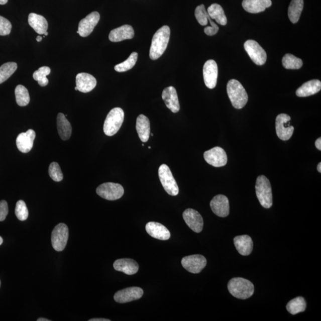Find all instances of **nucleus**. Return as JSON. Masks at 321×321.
Here are the masks:
<instances>
[{"instance_id": "obj_1", "label": "nucleus", "mask_w": 321, "mask_h": 321, "mask_svg": "<svg viewBox=\"0 0 321 321\" xmlns=\"http://www.w3.org/2000/svg\"><path fill=\"white\" fill-rule=\"evenodd\" d=\"M170 38V29L167 25L163 26L155 32L152 38L150 50L151 60L158 59L167 49Z\"/></svg>"}, {"instance_id": "obj_2", "label": "nucleus", "mask_w": 321, "mask_h": 321, "mask_svg": "<svg viewBox=\"0 0 321 321\" xmlns=\"http://www.w3.org/2000/svg\"><path fill=\"white\" fill-rule=\"evenodd\" d=\"M228 287L230 294L239 299H247L254 293V284L248 280L241 277L231 279Z\"/></svg>"}, {"instance_id": "obj_3", "label": "nucleus", "mask_w": 321, "mask_h": 321, "mask_svg": "<svg viewBox=\"0 0 321 321\" xmlns=\"http://www.w3.org/2000/svg\"><path fill=\"white\" fill-rule=\"evenodd\" d=\"M227 91L230 101L235 109H242L248 102V93L238 80H230L227 85Z\"/></svg>"}, {"instance_id": "obj_4", "label": "nucleus", "mask_w": 321, "mask_h": 321, "mask_svg": "<svg viewBox=\"0 0 321 321\" xmlns=\"http://www.w3.org/2000/svg\"><path fill=\"white\" fill-rule=\"evenodd\" d=\"M256 194L261 205L265 208L272 206V194L270 181L263 175L259 176L256 181Z\"/></svg>"}, {"instance_id": "obj_5", "label": "nucleus", "mask_w": 321, "mask_h": 321, "mask_svg": "<svg viewBox=\"0 0 321 321\" xmlns=\"http://www.w3.org/2000/svg\"><path fill=\"white\" fill-rule=\"evenodd\" d=\"M125 113L119 107L113 109L107 115L104 125L103 132L108 136H114L122 127L124 121Z\"/></svg>"}, {"instance_id": "obj_6", "label": "nucleus", "mask_w": 321, "mask_h": 321, "mask_svg": "<svg viewBox=\"0 0 321 321\" xmlns=\"http://www.w3.org/2000/svg\"><path fill=\"white\" fill-rule=\"evenodd\" d=\"M158 176L162 185L166 192L171 196H177L179 192L176 180L170 168L166 164H162L159 167Z\"/></svg>"}, {"instance_id": "obj_7", "label": "nucleus", "mask_w": 321, "mask_h": 321, "mask_svg": "<svg viewBox=\"0 0 321 321\" xmlns=\"http://www.w3.org/2000/svg\"><path fill=\"white\" fill-rule=\"evenodd\" d=\"M69 239V229L63 223L55 227L51 235V243L53 248L57 252L63 251Z\"/></svg>"}, {"instance_id": "obj_8", "label": "nucleus", "mask_w": 321, "mask_h": 321, "mask_svg": "<svg viewBox=\"0 0 321 321\" xmlns=\"http://www.w3.org/2000/svg\"><path fill=\"white\" fill-rule=\"evenodd\" d=\"M124 192L123 186L115 183H103L96 189V193L99 196L109 200H116L121 198Z\"/></svg>"}, {"instance_id": "obj_9", "label": "nucleus", "mask_w": 321, "mask_h": 321, "mask_svg": "<svg viewBox=\"0 0 321 321\" xmlns=\"http://www.w3.org/2000/svg\"><path fill=\"white\" fill-rule=\"evenodd\" d=\"M290 116L286 114L279 115L275 120L277 135L282 141H288L293 134L294 128L290 126Z\"/></svg>"}, {"instance_id": "obj_10", "label": "nucleus", "mask_w": 321, "mask_h": 321, "mask_svg": "<svg viewBox=\"0 0 321 321\" xmlns=\"http://www.w3.org/2000/svg\"><path fill=\"white\" fill-rule=\"evenodd\" d=\"M245 49L251 60L259 66L264 65L267 61V56L265 51L257 41L248 40L244 44Z\"/></svg>"}, {"instance_id": "obj_11", "label": "nucleus", "mask_w": 321, "mask_h": 321, "mask_svg": "<svg viewBox=\"0 0 321 321\" xmlns=\"http://www.w3.org/2000/svg\"><path fill=\"white\" fill-rule=\"evenodd\" d=\"M206 264V258L201 255L187 256L181 259L183 267L193 274L199 273L205 268Z\"/></svg>"}, {"instance_id": "obj_12", "label": "nucleus", "mask_w": 321, "mask_h": 321, "mask_svg": "<svg viewBox=\"0 0 321 321\" xmlns=\"http://www.w3.org/2000/svg\"><path fill=\"white\" fill-rule=\"evenodd\" d=\"M203 157L207 163L215 167H223L228 163V155L226 151L219 147L205 152Z\"/></svg>"}, {"instance_id": "obj_13", "label": "nucleus", "mask_w": 321, "mask_h": 321, "mask_svg": "<svg viewBox=\"0 0 321 321\" xmlns=\"http://www.w3.org/2000/svg\"><path fill=\"white\" fill-rule=\"evenodd\" d=\"M204 82L209 89H213L217 85L218 79V66L216 61L209 60L203 68Z\"/></svg>"}, {"instance_id": "obj_14", "label": "nucleus", "mask_w": 321, "mask_h": 321, "mask_svg": "<svg viewBox=\"0 0 321 321\" xmlns=\"http://www.w3.org/2000/svg\"><path fill=\"white\" fill-rule=\"evenodd\" d=\"M100 19V15L97 12H93L87 15L85 18L81 20L79 22L78 31L80 37H87L92 33L94 28L98 24Z\"/></svg>"}, {"instance_id": "obj_15", "label": "nucleus", "mask_w": 321, "mask_h": 321, "mask_svg": "<svg viewBox=\"0 0 321 321\" xmlns=\"http://www.w3.org/2000/svg\"><path fill=\"white\" fill-rule=\"evenodd\" d=\"M144 291L140 287H132L125 288L117 292L114 296L116 302L125 303L141 299Z\"/></svg>"}, {"instance_id": "obj_16", "label": "nucleus", "mask_w": 321, "mask_h": 321, "mask_svg": "<svg viewBox=\"0 0 321 321\" xmlns=\"http://www.w3.org/2000/svg\"><path fill=\"white\" fill-rule=\"evenodd\" d=\"M184 222L189 228L194 232L199 233L202 232L203 228L202 217L197 210L193 209H187L183 213Z\"/></svg>"}, {"instance_id": "obj_17", "label": "nucleus", "mask_w": 321, "mask_h": 321, "mask_svg": "<svg viewBox=\"0 0 321 321\" xmlns=\"http://www.w3.org/2000/svg\"><path fill=\"white\" fill-rule=\"evenodd\" d=\"M210 206L212 212L220 217H226L229 215L230 205L228 197L219 194L210 201Z\"/></svg>"}, {"instance_id": "obj_18", "label": "nucleus", "mask_w": 321, "mask_h": 321, "mask_svg": "<svg viewBox=\"0 0 321 321\" xmlns=\"http://www.w3.org/2000/svg\"><path fill=\"white\" fill-rule=\"evenodd\" d=\"M35 137V132L32 129H29L27 132L19 134L16 139V145L18 150L22 153H28L31 151L33 148Z\"/></svg>"}, {"instance_id": "obj_19", "label": "nucleus", "mask_w": 321, "mask_h": 321, "mask_svg": "<svg viewBox=\"0 0 321 321\" xmlns=\"http://www.w3.org/2000/svg\"><path fill=\"white\" fill-rule=\"evenodd\" d=\"M163 98L167 108L174 113L179 112L180 109L179 100H178L176 89L173 86L166 87L162 93Z\"/></svg>"}, {"instance_id": "obj_20", "label": "nucleus", "mask_w": 321, "mask_h": 321, "mask_svg": "<svg viewBox=\"0 0 321 321\" xmlns=\"http://www.w3.org/2000/svg\"><path fill=\"white\" fill-rule=\"evenodd\" d=\"M134 36L135 31L132 26L125 25L110 32L109 40L113 43H118L126 40H131Z\"/></svg>"}, {"instance_id": "obj_21", "label": "nucleus", "mask_w": 321, "mask_h": 321, "mask_svg": "<svg viewBox=\"0 0 321 321\" xmlns=\"http://www.w3.org/2000/svg\"><path fill=\"white\" fill-rule=\"evenodd\" d=\"M96 80L91 74L86 73L77 74L76 84L77 90L83 93H87L95 88Z\"/></svg>"}, {"instance_id": "obj_22", "label": "nucleus", "mask_w": 321, "mask_h": 321, "mask_svg": "<svg viewBox=\"0 0 321 321\" xmlns=\"http://www.w3.org/2000/svg\"><path fill=\"white\" fill-rule=\"evenodd\" d=\"M146 231L152 238L161 240V241H167L170 238L171 234L164 226L157 222H149L145 227Z\"/></svg>"}, {"instance_id": "obj_23", "label": "nucleus", "mask_w": 321, "mask_h": 321, "mask_svg": "<svg viewBox=\"0 0 321 321\" xmlns=\"http://www.w3.org/2000/svg\"><path fill=\"white\" fill-rule=\"evenodd\" d=\"M113 267L116 271L122 272L129 275L135 274L139 270L137 262L129 258L118 259L115 262Z\"/></svg>"}, {"instance_id": "obj_24", "label": "nucleus", "mask_w": 321, "mask_h": 321, "mask_svg": "<svg viewBox=\"0 0 321 321\" xmlns=\"http://www.w3.org/2000/svg\"><path fill=\"white\" fill-rule=\"evenodd\" d=\"M271 0H243L242 6L246 12L251 14H259L271 7Z\"/></svg>"}, {"instance_id": "obj_25", "label": "nucleus", "mask_w": 321, "mask_h": 321, "mask_svg": "<svg viewBox=\"0 0 321 321\" xmlns=\"http://www.w3.org/2000/svg\"><path fill=\"white\" fill-rule=\"evenodd\" d=\"M136 128L141 141L147 142L151 134L150 122L147 117L143 115H139L136 120Z\"/></svg>"}, {"instance_id": "obj_26", "label": "nucleus", "mask_w": 321, "mask_h": 321, "mask_svg": "<svg viewBox=\"0 0 321 321\" xmlns=\"http://www.w3.org/2000/svg\"><path fill=\"white\" fill-rule=\"evenodd\" d=\"M234 243L237 251L243 256H248L251 254L253 250V241L248 235L235 237Z\"/></svg>"}, {"instance_id": "obj_27", "label": "nucleus", "mask_w": 321, "mask_h": 321, "mask_svg": "<svg viewBox=\"0 0 321 321\" xmlns=\"http://www.w3.org/2000/svg\"><path fill=\"white\" fill-rule=\"evenodd\" d=\"M321 89L320 81L317 79L308 81L296 90V95L299 97H307L319 92Z\"/></svg>"}, {"instance_id": "obj_28", "label": "nucleus", "mask_w": 321, "mask_h": 321, "mask_svg": "<svg viewBox=\"0 0 321 321\" xmlns=\"http://www.w3.org/2000/svg\"><path fill=\"white\" fill-rule=\"evenodd\" d=\"M28 23L37 34L44 35L48 29V22L43 16L31 13L28 16Z\"/></svg>"}, {"instance_id": "obj_29", "label": "nucleus", "mask_w": 321, "mask_h": 321, "mask_svg": "<svg viewBox=\"0 0 321 321\" xmlns=\"http://www.w3.org/2000/svg\"><path fill=\"white\" fill-rule=\"evenodd\" d=\"M57 125L58 135L63 141L69 139L72 132L70 123L67 121L66 117L63 113H58L57 119Z\"/></svg>"}, {"instance_id": "obj_30", "label": "nucleus", "mask_w": 321, "mask_h": 321, "mask_svg": "<svg viewBox=\"0 0 321 321\" xmlns=\"http://www.w3.org/2000/svg\"><path fill=\"white\" fill-rule=\"evenodd\" d=\"M207 14L220 25L225 26L228 23L225 11L221 6L218 4L210 5L207 11Z\"/></svg>"}, {"instance_id": "obj_31", "label": "nucleus", "mask_w": 321, "mask_h": 321, "mask_svg": "<svg viewBox=\"0 0 321 321\" xmlns=\"http://www.w3.org/2000/svg\"><path fill=\"white\" fill-rule=\"evenodd\" d=\"M304 6L303 0H292L288 10V18L293 24L299 21Z\"/></svg>"}, {"instance_id": "obj_32", "label": "nucleus", "mask_w": 321, "mask_h": 321, "mask_svg": "<svg viewBox=\"0 0 321 321\" xmlns=\"http://www.w3.org/2000/svg\"><path fill=\"white\" fill-rule=\"evenodd\" d=\"M286 308L291 314H296L305 311L306 302L303 297H297L287 303Z\"/></svg>"}, {"instance_id": "obj_33", "label": "nucleus", "mask_w": 321, "mask_h": 321, "mask_svg": "<svg viewBox=\"0 0 321 321\" xmlns=\"http://www.w3.org/2000/svg\"><path fill=\"white\" fill-rule=\"evenodd\" d=\"M282 64L286 69L297 70L302 67L303 61L292 54H287L283 57Z\"/></svg>"}, {"instance_id": "obj_34", "label": "nucleus", "mask_w": 321, "mask_h": 321, "mask_svg": "<svg viewBox=\"0 0 321 321\" xmlns=\"http://www.w3.org/2000/svg\"><path fill=\"white\" fill-rule=\"evenodd\" d=\"M16 100L21 106H27L30 102L28 90L24 86L19 85L15 89Z\"/></svg>"}, {"instance_id": "obj_35", "label": "nucleus", "mask_w": 321, "mask_h": 321, "mask_svg": "<svg viewBox=\"0 0 321 321\" xmlns=\"http://www.w3.org/2000/svg\"><path fill=\"white\" fill-rule=\"evenodd\" d=\"M138 54L136 52H134L123 63L117 64L115 67V69L118 72H125L132 69L137 62Z\"/></svg>"}, {"instance_id": "obj_36", "label": "nucleus", "mask_w": 321, "mask_h": 321, "mask_svg": "<svg viewBox=\"0 0 321 321\" xmlns=\"http://www.w3.org/2000/svg\"><path fill=\"white\" fill-rule=\"evenodd\" d=\"M18 69V65L14 62H9L0 67V84L5 82L12 76Z\"/></svg>"}, {"instance_id": "obj_37", "label": "nucleus", "mask_w": 321, "mask_h": 321, "mask_svg": "<svg viewBox=\"0 0 321 321\" xmlns=\"http://www.w3.org/2000/svg\"><path fill=\"white\" fill-rule=\"evenodd\" d=\"M51 69L49 67H41L38 70L35 71L33 74V78L37 81L39 85L42 87L46 86L49 81L47 78V76L49 75Z\"/></svg>"}, {"instance_id": "obj_38", "label": "nucleus", "mask_w": 321, "mask_h": 321, "mask_svg": "<svg viewBox=\"0 0 321 321\" xmlns=\"http://www.w3.org/2000/svg\"><path fill=\"white\" fill-rule=\"evenodd\" d=\"M15 214L17 218L21 221H25L28 219V209L24 200H19L16 203Z\"/></svg>"}, {"instance_id": "obj_39", "label": "nucleus", "mask_w": 321, "mask_h": 321, "mask_svg": "<svg viewBox=\"0 0 321 321\" xmlns=\"http://www.w3.org/2000/svg\"><path fill=\"white\" fill-rule=\"evenodd\" d=\"M49 175L50 177L55 181L59 182L63 179V174L61 170L59 164L56 162H53L50 165Z\"/></svg>"}, {"instance_id": "obj_40", "label": "nucleus", "mask_w": 321, "mask_h": 321, "mask_svg": "<svg viewBox=\"0 0 321 321\" xmlns=\"http://www.w3.org/2000/svg\"><path fill=\"white\" fill-rule=\"evenodd\" d=\"M207 13L206 11L205 6L201 5L197 6L194 12V15L197 22L202 26H206L208 23L207 18Z\"/></svg>"}, {"instance_id": "obj_41", "label": "nucleus", "mask_w": 321, "mask_h": 321, "mask_svg": "<svg viewBox=\"0 0 321 321\" xmlns=\"http://www.w3.org/2000/svg\"><path fill=\"white\" fill-rule=\"evenodd\" d=\"M12 26L7 19L0 16V35L6 36L11 34Z\"/></svg>"}, {"instance_id": "obj_42", "label": "nucleus", "mask_w": 321, "mask_h": 321, "mask_svg": "<svg viewBox=\"0 0 321 321\" xmlns=\"http://www.w3.org/2000/svg\"><path fill=\"white\" fill-rule=\"evenodd\" d=\"M207 20L210 23V27H206L204 29V32L208 36H213L216 35L219 30V27L215 22H213L212 19L209 17L208 14L207 15Z\"/></svg>"}, {"instance_id": "obj_43", "label": "nucleus", "mask_w": 321, "mask_h": 321, "mask_svg": "<svg viewBox=\"0 0 321 321\" xmlns=\"http://www.w3.org/2000/svg\"><path fill=\"white\" fill-rule=\"evenodd\" d=\"M9 212L8 204L6 200L0 201V222L4 221Z\"/></svg>"}, {"instance_id": "obj_44", "label": "nucleus", "mask_w": 321, "mask_h": 321, "mask_svg": "<svg viewBox=\"0 0 321 321\" xmlns=\"http://www.w3.org/2000/svg\"><path fill=\"white\" fill-rule=\"evenodd\" d=\"M315 146L317 150H321V138H319L317 139L315 142Z\"/></svg>"}, {"instance_id": "obj_45", "label": "nucleus", "mask_w": 321, "mask_h": 321, "mask_svg": "<svg viewBox=\"0 0 321 321\" xmlns=\"http://www.w3.org/2000/svg\"><path fill=\"white\" fill-rule=\"evenodd\" d=\"M89 321H110V320L105 318H93L89 319Z\"/></svg>"}, {"instance_id": "obj_46", "label": "nucleus", "mask_w": 321, "mask_h": 321, "mask_svg": "<svg viewBox=\"0 0 321 321\" xmlns=\"http://www.w3.org/2000/svg\"><path fill=\"white\" fill-rule=\"evenodd\" d=\"M8 2V0H0V5H5Z\"/></svg>"}, {"instance_id": "obj_47", "label": "nucleus", "mask_w": 321, "mask_h": 321, "mask_svg": "<svg viewBox=\"0 0 321 321\" xmlns=\"http://www.w3.org/2000/svg\"><path fill=\"white\" fill-rule=\"evenodd\" d=\"M317 170L319 172V173H321V163H319L317 166Z\"/></svg>"}, {"instance_id": "obj_48", "label": "nucleus", "mask_w": 321, "mask_h": 321, "mask_svg": "<svg viewBox=\"0 0 321 321\" xmlns=\"http://www.w3.org/2000/svg\"><path fill=\"white\" fill-rule=\"evenodd\" d=\"M42 40H43V37H42L41 36H38V37H37V41L38 42V43H40V42H41Z\"/></svg>"}, {"instance_id": "obj_49", "label": "nucleus", "mask_w": 321, "mask_h": 321, "mask_svg": "<svg viewBox=\"0 0 321 321\" xmlns=\"http://www.w3.org/2000/svg\"><path fill=\"white\" fill-rule=\"evenodd\" d=\"M37 321H50V319H45V318H43V317H41V318L38 319Z\"/></svg>"}, {"instance_id": "obj_50", "label": "nucleus", "mask_w": 321, "mask_h": 321, "mask_svg": "<svg viewBox=\"0 0 321 321\" xmlns=\"http://www.w3.org/2000/svg\"><path fill=\"white\" fill-rule=\"evenodd\" d=\"M3 239L2 238V237L0 236V245H2L3 244Z\"/></svg>"}, {"instance_id": "obj_51", "label": "nucleus", "mask_w": 321, "mask_h": 321, "mask_svg": "<svg viewBox=\"0 0 321 321\" xmlns=\"http://www.w3.org/2000/svg\"><path fill=\"white\" fill-rule=\"evenodd\" d=\"M45 36H47L48 35V33L47 32H45V33L44 34Z\"/></svg>"}, {"instance_id": "obj_52", "label": "nucleus", "mask_w": 321, "mask_h": 321, "mask_svg": "<svg viewBox=\"0 0 321 321\" xmlns=\"http://www.w3.org/2000/svg\"><path fill=\"white\" fill-rule=\"evenodd\" d=\"M74 89H75V90H77V88L76 86L75 87V88H74Z\"/></svg>"}, {"instance_id": "obj_53", "label": "nucleus", "mask_w": 321, "mask_h": 321, "mask_svg": "<svg viewBox=\"0 0 321 321\" xmlns=\"http://www.w3.org/2000/svg\"><path fill=\"white\" fill-rule=\"evenodd\" d=\"M0 285H1V281H0Z\"/></svg>"}]
</instances>
